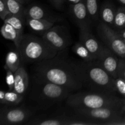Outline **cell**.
Listing matches in <instances>:
<instances>
[{
  "label": "cell",
  "instance_id": "obj_1",
  "mask_svg": "<svg viewBox=\"0 0 125 125\" xmlns=\"http://www.w3.org/2000/svg\"><path fill=\"white\" fill-rule=\"evenodd\" d=\"M34 73L36 81L53 83L72 92L84 87L70 61L59 57L57 54L52 59L37 62Z\"/></svg>",
  "mask_w": 125,
  "mask_h": 125
},
{
  "label": "cell",
  "instance_id": "obj_2",
  "mask_svg": "<svg viewBox=\"0 0 125 125\" xmlns=\"http://www.w3.org/2000/svg\"><path fill=\"white\" fill-rule=\"evenodd\" d=\"M80 78L84 86L93 91L115 94V78L102 66L98 60L87 61H70Z\"/></svg>",
  "mask_w": 125,
  "mask_h": 125
},
{
  "label": "cell",
  "instance_id": "obj_3",
  "mask_svg": "<svg viewBox=\"0 0 125 125\" xmlns=\"http://www.w3.org/2000/svg\"><path fill=\"white\" fill-rule=\"evenodd\" d=\"M124 99L116 96L115 94L103 92H79L71 94L67 98V103L70 107L85 108L122 109Z\"/></svg>",
  "mask_w": 125,
  "mask_h": 125
},
{
  "label": "cell",
  "instance_id": "obj_4",
  "mask_svg": "<svg viewBox=\"0 0 125 125\" xmlns=\"http://www.w3.org/2000/svg\"><path fill=\"white\" fill-rule=\"evenodd\" d=\"M22 61L39 62L54 57L58 51L51 47L42 37L32 35H23L19 48Z\"/></svg>",
  "mask_w": 125,
  "mask_h": 125
},
{
  "label": "cell",
  "instance_id": "obj_5",
  "mask_svg": "<svg viewBox=\"0 0 125 125\" xmlns=\"http://www.w3.org/2000/svg\"><path fill=\"white\" fill-rule=\"evenodd\" d=\"M34 92L35 101L42 107H48L67 98L72 91L67 88L48 82H38Z\"/></svg>",
  "mask_w": 125,
  "mask_h": 125
},
{
  "label": "cell",
  "instance_id": "obj_6",
  "mask_svg": "<svg viewBox=\"0 0 125 125\" xmlns=\"http://www.w3.org/2000/svg\"><path fill=\"white\" fill-rule=\"evenodd\" d=\"M73 111L76 115L90 120L98 125H117L123 112L122 109L111 107H74Z\"/></svg>",
  "mask_w": 125,
  "mask_h": 125
},
{
  "label": "cell",
  "instance_id": "obj_7",
  "mask_svg": "<svg viewBox=\"0 0 125 125\" xmlns=\"http://www.w3.org/2000/svg\"><path fill=\"white\" fill-rule=\"evenodd\" d=\"M97 32L109 48L117 56L125 58V42L117 31L101 21L98 25Z\"/></svg>",
  "mask_w": 125,
  "mask_h": 125
},
{
  "label": "cell",
  "instance_id": "obj_8",
  "mask_svg": "<svg viewBox=\"0 0 125 125\" xmlns=\"http://www.w3.org/2000/svg\"><path fill=\"white\" fill-rule=\"evenodd\" d=\"M39 34L58 52L64 50L72 43L69 31L65 26H54L49 30Z\"/></svg>",
  "mask_w": 125,
  "mask_h": 125
},
{
  "label": "cell",
  "instance_id": "obj_9",
  "mask_svg": "<svg viewBox=\"0 0 125 125\" xmlns=\"http://www.w3.org/2000/svg\"><path fill=\"white\" fill-rule=\"evenodd\" d=\"M32 115L30 110L23 107H4L0 114V125L26 124Z\"/></svg>",
  "mask_w": 125,
  "mask_h": 125
},
{
  "label": "cell",
  "instance_id": "obj_10",
  "mask_svg": "<svg viewBox=\"0 0 125 125\" xmlns=\"http://www.w3.org/2000/svg\"><path fill=\"white\" fill-rule=\"evenodd\" d=\"M116 55L107 46H102L97 59L103 68L115 79L118 76V71L120 61Z\"/></svg>",
  "mask_w": 125,
  "mask_h": 125
},
{
  "label": "cell",
  "instance_id": "obj_11",
  "mask_svg": "<svg viewBox=\"0 0 125 125\" xmlns=\"http://www.w3.org/2000/svg\"><path fill=\"white\" fill-rule=\"evenodd\" d=\"M71 12L79 29H90L92 22L87 9L85 0H81L78 3L72 4Z\"/></svg>",
  "mask_w": 125,
  "mask_h": 125
},
{
  "label": "cell",
  "instance_id": "obj_12",
  "mask_svg": "<svg viewBox=\"0 0 125 125\" xmlns=\"http://www.w3.org/2000/svg\"><path fill=\"white\" fill-rule=\"evenodd\" d=\"M79 42L89 50L97 60L103 45L92 34L90 29H79Z\"/></svg>",
  "mask_w": 125,
  "mask_h": 125
},
{
  "label": "cell",
  "instance_id": "obj_13",
  "mask_svg": "<svg viewBox=\"0 0 125 125\" xmlns=\"http://www.w3.org/2000/svg\"><path fill=\"white\" fill-rule=\"evenodd\" d=\"M25 18L33 19L45 20L55 22L57 18L52 16L51 13H48L46 10L39 5L32 4L26 8L24 11Z\"/></svg>",
  "mask_w": 125,
  "mask_h": 125
},
{
  "label": "cell",
  "instance_id": "obj_14",
  "mask_svg": "<svg viewBox=\"0 0 125 125\" xmlns=\"http://www.w3.org/2000/svg\"><path fill=\"white\" fill-rule=\"evenodd\" d=\"M14 74L15 83L13 90L21 95H24L28 89L29 83L28 74L24 66L22 64L21 65Z\"/></svg>",
  "mask_w": 125,
  "mask_h": 125
},
{
  "label": "cell",
  "instance_id": "obj_15",
  "mask_svg": "<svg viewBox=\"0 0 125 125\" xmlns=\"http://www.w3.org/2000/svg\"><path fill=\"white\" fill-rule=\"evenodd\" d=\"M115 6L110 1H105L100 9L101 21L111 27H114L115 16L117 12Z\"/></svg>",
  "mask_w": 125,
  "mask_h": 125
},
{
  "label": "cell",
  "instance_id": "obj_16",
  "mask_svg": "<svg viewBox=\"0 0 125 125\" xmlns=\"http://www.w3.org/2000/svg\"><path fill=\"white\" fill-rule=\"evenodd\" d=\"M26 23L32 31L40 34L52 28L54 26L55 22L45 20L26 18Z\"/></svg>",
  "mask_w": 125,
  "mask_h": 125
},
{
  "label": "cell",
  "instance_id": "obj_17",
  "mask_svg": "<svg viewBox=\"0 0 125 125\" xmlns=\"http://www.w3.org/2000/svg\"><path fill=\"white\" fill-rule=\"evenodd\" d=\"M22 62L23 61L19 50L18 49L11 50L6 56L4 68L6 70H10L15 73L21 65Z\"/></svg>",
  "mask_w": 125,
  "mask_h": 125
},
{
  "label": "cell",
  "instance_id": "obj_18",
  "mask_svg": "<svg viewBox=\"0 0 125 125\" xmlns=\"http://www.w3.org/2000/svg\"><path fill=\"white\" fill-rule=\"evenodd\" d=\"M1 32L4 39L12 41L14 43L16 48H19L23 38L20 37L17 30L12 26L9 23H4L1 29Z\"/></svg>",
  "mask_w": 125,
  "mask_h": 125
},
{
  "label": "cell",
  "instance_id": "obj_19",
  "mask_svg": "<svg viewBox=\"0 0 125 125\" xmlns=\"http://www.w3.org/2000/svg\"><path fill=\"white\" fill-rule=\"evenodd\" d=\"M68 117L59 116L47 118H39L28 121L25 125H67Z\"/></svg>",
  "mask_w": 125,
  "mask_h": 125
},
{
  "label": "cell",
  "instance_id": "obj_20",
  "mask_svg": "<svg viewBox=\"0 0 125 125\" xmlns=\"http://www.w3.org/2000/svg\"><path fill=\"white\" fill-rule=\"evenodd\" d=\"M24 19L26 18L24 17L9 14L4 20V23H9L12 26L17 30L20 37L23 38Z\"/></svg>",
  "mask_w": 125,
  "mask_h": 125
},
{
  "label": "cell",
  "instance_id": "obj_21",
  "mask_svg": "<svg viewBox=\"0 0 125 125\" xmlns=\"http://www.w3.org/2000/svg\"><path fill=\"white\" fill-rule=\"evenodd\" d=\"M73 51L83 61L91 62L96 60L87 48L80 42H77L73 47Z\"/></svg>",
  "mask_w": 125,
  "mask_h": 125
},
{
  "label": "cell",
  "instance_id": "obj_22",
  "mask_svg": "<svg viewBox=\"0 0 125 125\" xmlns=\"http://www.w3.org/2000/svg\"><path fill=\"white\" fill-rule=\"evenodd\" d=\"M23 100V95L16 92L14 90H9L5 92L4 98L0 101L2 104L13 106L19 104Z\"/></svg>",
  "mask_w": 125,
  "mask_h": 125
},
{
  "label": "cell",
  "instance_id": "obj_23",
  "mask_svg": "<svg viewBox=\"0 0 125 125\" xmlns=\"http://www.w3.org/2000/svg\"><path fill=\"white\" fill-rule=\"evenodd\" d=\"M5 1L7 4V8L9 10L10 14L25 18L24 16L25 9L23 6V4L21 3L17 0H5Z\"/></svg>",
  "mask_w": 125,
  "mask_h": 125
},
{
  "label": "cell",
  "instance_id": "obj_24",
  "mask_svg": "<svg viewBox=\"0 0 125 125\" xmlns=\"http://www.w3.org/2000/svg\"><path fill=\"white\" fill-rule=\"evenodd\" d=\"M85 4L92 24L96 23L98 19V0H85Z\"/></svg>",
  "mask_w": 125,
  "mask_h": 125
},
{
  "label": "cell",
  "instance_id": "obj_25",
  "mask_svg": "<svg viewBox=\"0 0 125 125\" xmlns=\"http://www.w3.org/2000/svg\"><path fill=\"white\" fill-rule=\"evenodd\" d=\"M114 28L118 31L125 28V7H120L117 10Z\"/></svg>",
  "mask_w": 125,
  "mask_h": 125
},
{
  "label": "cell",
  "instance_id": "obj_26",
  "mask_svg": "<svg viewBox=\"0 0 125 125\" xmlns=\"http://www.w3.org/2000/svg\"><path fill=\"white\" fill-rule=\"evenodd\" d=\"M67 125H97L92 121L84 117L76 115L73 117H68Z\"/></svg>",
  "mask_w": 125,
  "mask_h": 125
},
{
  "label": "cell",
  "instance_id": "obj_27",
  "mask_svg": "<svg viewBox=\"0 0 125 125\" xmlns=\"http://www.w3.org/2000/svg\"><path fill=\"white\" fill-rule=\"evenodd\" d=\"M115 86L117 92L119 93L125 99V79L118 77L115 79Z\"/></svg>",
  "mask_w": 125,
  "mask_h": 125
},
{
  "label": "cell",
  "instance_id": "obj_28",
  "mask_svg": "<svg viewBox=\"0 0 125 125\" xmlns=\"http://www.w3.org/2000/svg\"><path fill=\"white\" fill-rule=\"evenodd\" d=\"M6 84L9 90H13L15 83V74L10 70H6Z\"/></svg>",
  "mask_w": 125,
  "mask_h": 125
},
{
  "label": "cell",
  "instance_id": "obj_29",
  "mask_svg": "<svg viewBox=\"0 0 125 125\" xmlns=\"http://www.w3.org/2000/svg\"><path fill=\"white\" fill-rule=\"evenodd\" d=\"M10 14L5 0H0V17L2 20H4L6 17Z\"/></svg>",
  "mask_w": 125,
  "mask_h": 125
},
{
  "label": "cell",
  "instance_id": "obj_30",
  "mask_svg": "<svg viewBox=\"0 0 125 125\" xmlns=\"http://www.w3.org/2000/svg\"><path fill=\"white\" fill-rule=\"evenodd\" d=\"M118 75V77L125 79V61L123 59H120L119 61Z\"/></svg>",
  "mask_w": 125,
  "mask_h": 125
},
{
  "label": "cell",
  "instance_id": "obj_31",
  "mask_svg": "<svg viewBox=\"0 0 125 125\" xmlns=\"http://www.w3.org/2000/svg\"><path fill=\"white\" fill-rule=\"evenodd\" d=\"M65 1V0H50L52 5L57 7V9H59L62 7L63 4L64 3Z\"/></svg>",
  "mask_w": 125,
  "mask_h": 125
},
{
  "label": "cell",
  "instance_id": "obj_32",
  "mask_svg": "<svg viewBox=\"0 0 125 125\" xmlns=\"http://www.w3.org/2000/svg\"><path fill=\"white\" fill-rule=\"evenodd\" d=\"M117 125H125V111H123L120 120L118 122Z\"/></svg>",
  "mask_w": 125,
  "mask_h": 125
},
{
  "label": "cell",
  "instance_id": "obj_33",
  "mask_svg": "<svg viewBox=\"0 0 125 125\" xmlns=\"http://www.w3.org/2000/svg\"><path fill=\"white\" fill-rule=\"evenodd\" d=\"M118 32V34L120 35V37L122 38H123V39H125V28L123 29H122V30L120 31H117Z\"/></svg>",
  "mask_w": 125,
  "mask_h": 125
},
{
  "label": "cell",
  "instance_id": "obj_34",
  "mask_svg": "<svg viewBox=\"0 0 125 125\" xmlns=\"http://www.w3.org/2000/svg\"><path fill=\"white\" fill-rule=\"evenodd\" d=\"M71 4H76V3H78L81 0H68Z\"/></svg>",
  "mask_w": 125,
  "mask_h": 125
},
{
  "label": "cell",
  "instance_id": "obj_35",
  "mask_svg": "<svg viewBox=\"0 0 125 125\" xmlns=\"http://www.w3.org/2000/svg\"><path fill=\"white\" fill-rule=\"evenodd\" d=\"M122 4L125 5V0H118Z\"/></svg>",
  "mask_w": 125,
  "mask_h": 125
},
{
  "label": "cell",
  "instance_id": "obj_36",
  "mask_svg": "<svg viewBox=\"0 0 125 125\" xmlns=\"http://www.w3.org/2000/svg\"><path fill=\"white\" fill-rule=\"evenodd\" d=\"M122 109H123V111H125V99H124V102H123V107H122Z\"/></svg>",
  "mask_w": 125,
  "mask_h": 125
},
{
  "label": "cell",
  "instance_id": "obj_37",
  "mask_svg": "<svg viewBox=\"0 0 125 125\" xmlns=\"http://www.w3.org/2000/svg\"><path fill=\"white\" fill-rule=\"evenodd\" d=\"M29 1H31V0H23V1L24 2V4L26 3V2H28Z\"/></svg>",
  "mask_w": 125,
  "mask_h": 125
},
{
  "label": "cell",
  "instance_id": "obj_38",
  "mask_svg": "<svg viewBox=\"0 0 125 125\" xmlns=\"http://www.w3.org/2000/svg\"><path fill=\"white\" fill-rule=\"evenodd\" d=\"M17 1H19V2H21V3L24 4V2H23V0H17Z\"/></svg>",
  "mask_w": 125,
  "mask_h": 125
},
{
  "label": "cell",
  "instance_id": "obj_39",
  "mask_svg": "<svg viewBox=\"0 0 125 125\" xmlns=\"http://www.w3.org/2000/svg\"><path fill=\"white\" fill-rule=\"evenodd\" d=\"M123 40H124V42H125V39H123Z\"/></svg>",
  "mask_w": 125,
  "mask_h": 125
}]
</instances>
